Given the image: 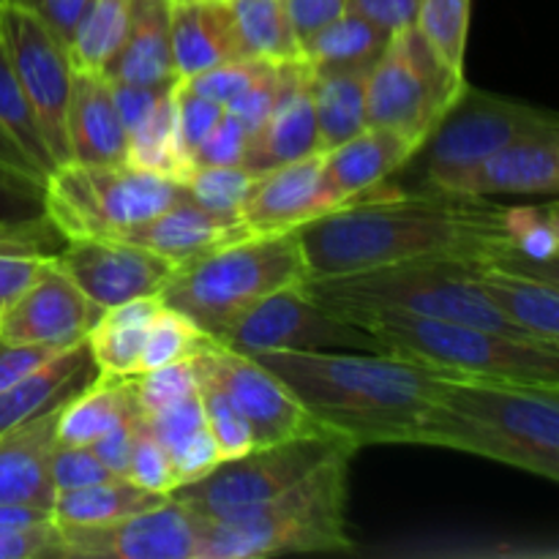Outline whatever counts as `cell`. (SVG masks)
Wrapping results in <instances>:
<instances>
[{
    "label": "cell",
    "mask_w": 559,
    "mask_h": 559,
    "mask_svg": "<svg viewBox=\"0 0 559 559\" xmlns=\"http://www.w3.org/2000/svg\"><path fill=\"white\" fill-rule=\"evenodd\" d=\"M309 278H336L409 260L508 267V205L426 186L377 189L295 229Z\"/></svg>",
    "instance_id": "obj_1"
},
{
    "label": "cell",
    "mask_w": 559,
    "mask_h": 559,
    "mask_svg": "<svg viewBox=\"0 0 559 559\" xmlns=\"http://www.w3.org/2000/svg\"><path fill=\"white\" fill-rule=\"evenodd\" d=\"M271 369L322 429L355 448L415 445L426 404L448 374L391 353H260L249 355Z\"/></svg>",
    "instance_id": "obj_2"
},
{
    "label": "cell",
    "mask_w": 559,
    "mask_h": 559,
    "mask_svg": "<svg viewBox=\"0 0 559 559\" xmlns=\"http://www.w3.org/2000/svg\"><path fill=\"white\" fill-rule=\"evenodd\" d=\"M415 445L451 448L559 480V385L448 377L415 431Z\"/></svg>",
    "instance_id": "obj_3"
},
{
    "label": "cell",
    "mask_w": 559,
    "mask_h": 559,
    "mask_svg": "<svg viewBox=\"0 0 559 559\" xmlns=\"http://www.w3.org/2000/svg\"><path fill=\"white\" fill-rule=\"evenodd\" d=\"M355 453H338L273 500L224 519H200L197 559H257L347 551V478Z\"/></svg>",
    "instance_id": "obj_4"
},
{
    "label": "cell",
    "mask_w": 559,
    "mask_h": 559,
    "mask_svg": "<svg viewBox=\"0 0 559 559\" xmlns=\"http://www.w3.org/2000/svg\"><path fill=\"white\" fill-rule=\"evenodd\" d=\"M364 328L380 353L448 377L559 385V347L522 342L464 322L429 320L399 311H338Z\"/></svg>",
    "instance_id": "obj_5"
},
{
    "label": "cell",
    "mask_w": 559,
    "mask_h": 559,
    "mask_svg": "<svg viewBox=\"0 0 559 559\" xmlns=\"http://www.w3.org/2000/svg\"><path fill=\"white\" fill-rule=\"evenodd\" d=\"M309 278L298 233H254L175 267L158 293L164 306L218 338L267 295Z\"/></svg>",
    "instance_id": "obj_6"
},
{
    "label": "cell",
    "mask_w": 559,
    "mask_h": 559,
    "mask_svg": "<svg viewBox=\"0 0 559 559\" xmlns=\"http://www.w3.org/2000/svg\"><path fill=\"white\" fill-rule=\"evenodd\" d=\"M306 287L333 311H399L429 320L464 322L522 342L544 344L513 328L489 304L469 265L453 260H409L336 278H306Z\"/></svg>",
    "instance_id": "obj_7"
},
{
    "label": "cell",
    "mask_w": 559,
    "mask_h": 559,
    "mask_svg": "<svg viewBox=\"0 0 559 559\" xmlns=\"http://www.w3.org/2000/svg\"><path fill=\"white\" fill-rule=\"evenodd\" d=\"M183 183L131 164H60L44 183V211L66 238H120L162 213Z\"/></svg>",
    "instance_id": "obj_8"
},
{
    "label": "cell",
    "mask_w": 559,
    "mask_h": 559,
    "mask_svg": "<svg viewBox=\"0 0 559 559\" xmlns=\"http://www.w3.org/2000/svg\"><path fill=\"white\" fill-rule=\"evenodd\" d=\"M464 87V71L451 69L418 27H402L388 38L369 71L366 118L369 126L424 145Z\"/></svg>",
    "instance_id": "obj_9"
},
{
    "label": "cell",
    "mask_w": 559,
    "mask_h": 559,
    "mask_svg": "<svg viewBox=\"0 0 559 559\" xmlns=\"http://www.w3.org/2000/svg\"><path fill=\"white\" fill-rule=\"evenodd\" d=\"M338 453H358V448L333 431H311L224 459L202 478L180 484L169 497L194 516L224 519L273 500Z\"/></svg>",
    "instance_id": "obj_10"
},
{
    "label": "cell",
    "mask_w": 559,
    "mask_h": 559,
    "mask_svg": "<svg viewBox=\"0 0 559 559\" xmlns=\"http://www.w3.org/2000/svg\"><path fill=\"white\" fill-rule=\"evenodd\" d=\"M551 120H557V115L549 109L480 91L467 82L420 145L418 153H426V186L451 191L491 153Z\"/></svg>",
    "instance_id": "obj_11"
},
{
    "label": "cell",
    "mask_w": 559,
    "mask_h": 559,
    "mask_svg": "<svg viewBox=\"0 0 559 559\" xmlns=\"http://www.w3.org/2000/svg\"><path fill=\"white\" fill-rule=\"evenodd\" d=\"M213 342L240 355L276 353V349H287V353H320V349L380 353L377 342L364 328L322 306L306 287V282L289 284V287L267 295Z\"/></svg>",
    "instance_id": "obj_12"
},
{
    "label": "cell",
    "mask_w": 559,
    "mask_h": 559,
    "mask_svg": "<svg viewBox=\"0 0 559 559\" xmlns=\"http://www.w3.org/2000/svg\"><path fill=\"white\" fill-rule=\"evenodd\" d=\"M0 41L9 52L27 104L41 126L55 167L69 164L66 107H69L71 80H74L69 44L60 41L36 16L14 9V5H5L3 16H0Z\"/></svg>",
    "instance_id": "obj_13"
},
{
    "label": "cell",
    "mask_w": 559,
    "mask_h": 559,
    "mask_svg": "<svg viewBox=\"0 0 559 559\" xmlns=\"http://www.w3.org/2000/svg\"><path fill=\"white\" fill-rule=\"evenodd\" d=\"M60 559H197L200 516L169 497L109 524H58Z\"/></svg>",
    "instance_id": "obj_14"
},
{
    "label": "cell",
    "mask_w": 559,
    "mask_h": 559,
    "mask_svg": "<svg viewBox=\"0 0 559 559\" xmlns=\"http://www.w3.org/2000/svg\"><path fill=\"white\" fill-rule=\"evenodd\" d=\"M55 262L102 309L158 295L175 273L162 254L123 238H69Z\"/></svg>",
    "instance_id": "obj_15"
},
{
    "label": "cell",
    "mask_w": 559,
    "mask_h": 559,
    "mask_svg": "<svg viewBox=\"0 0 559 559\" xmlns=\"http://www.w3.org/2000/svg\"><path fill=\"white\" fill-rule=\"evenodd\" d=\"M197 360L211 371L213 380L227 391V396L238 404L243 418L249 420L254 448L273 445V442L293 440V437L322 429L306 413L304 404L289 393V388L249 355L233 353V349L222 347L211 338L197 353Z\"/></svg>",
    "instance_id": "obj_16"
},
{
    "label": "cell",
    "mask_w": 559,
    "mask_h": 559,
    "mask_svg": "<svg viewBox=\"0 0 559 559\" xmlns=\"http://www.w3.org/2000/svg\"><path fill=\"white\" fill-rule=\"evenodd\" d=\"M102 314V306L93 304L58 262L49 260L36 282L0 314V336L16 344L71 349L87 342Z\"/></svg>",
    "instance_id": "obj_17"
},
{
    "label": "cell",
    "mask_w": 559,
    "mask_h": 559,
    "mask_svg": "<svg viewBox=\"0 0 559 559\" xmlns=\"http://www.w3.org/2000/svg\"><path fill=\"white\" fill-rule=\"evenodd\" d=\"M451 191L473 197H555L559 191V120L502 145L469 169Z\"/></svg>",
    "instance_id": "obj_18"
},
{
    "label": "cell",
    "mask_w": 559,
    "mask_h": 559,
    "mask_svg": "<svg viewBox=\"0 0 559 559\" xmlns=\"http://www.w3.org/2000/svg\"><path fill=\"white\" fill-rule=\"evenodd\" d=\"M333 207H338V202L322 175V153H314L257 175L240 218L251 233H289Z\"/></svg>",
    "instance_id": "obj_19"
},
{
    "label": "cell",
    "mask_w": 559,
    "mask_h": 559,
    "mask_svg": "<svg viewBox=\"0 0 559 559\" xmlns=\"http://www.w3.org/2000/svg\"><path fill=\"white\" fill-rule=\"evenodd\" d=\"M249 235L254 233L246 227L243 218L211 213L200 202L191 200L183 189L178 200L169 202L162 213L145 218L120 238L145 246V249L156 251L164 260L173 262L175 267H180L197 257L222 249V246L249 238Z\"/></svg>",
    "instance_id": "obj_20"
},
{
    "label": "cell",
    "mask_w": 559,
    "mask_h": 559,
    "mask_svg": "<svg viewBox=\"0 0 559 559\" xmlns=\"http://www.w3.org/2000/svg\"><path fill=\"white\" fill-rule=\"evenodd\" d=\"M66 404L0 435V506L52 511L55 484L49 464L58 445L60 409Z\"/></svg>",
    "instance_id": "obj_21"
},
{
    "label": "cell",
    "mask_w": 559,
    "mask_h": 559,
    "mask_svg": "<svg viewBox=\"0 0 559 559\" xmlns=\"http://www.w3.org/2000/svg\"><path fill=\"white\" fill-rule=\"evenodd\" d=\"M66 140L71 162L123 164L129 134L120 123L112 87L102 71L74 69L69 107H66Z\"/></svg>",
    "instance_id": "obj_22"
},
{
    "label": "cell",
    "mask_w": 559,
    "mask_h": 559,
    "mask_svg": "<svg viewBox=\"0 0 559 559\" xmlns=\"http://www.w3.org/2000/svg\"><path fill=\"white\" fill-rule=\"evenodd\" d=\"M169 44L178 80L243 58L229 0H173Z\"/></svg>",
    "instance_id": "obj_23"
},
{
    "label": "cell",
    "mask_w": 559,
    "mask_h": 559,
    "mask_svg": "<svg viewBox=\"0 0 559 559\" xmlns=\"http://www.w3.org/2000/svg\"><path fill=\"white\" fill-rule=\"evenodd\" d=\"M418 151L420 145H415L404 134L366 126L347 142L322 153V175H325L333 200L342 205L385 183L391 175L407 167L418 156Z\"/></svg>",
    "instance_id": "obj_24"
},
{
    "label": "cell",
    "mask_w": 559,
    "mask_h": 559,
    "mask_svg": "<svg viewBox=\"0 0 559 559\" xmlns=\"http://www.w3.org/2000/svg\"><path fill=\"white\" fill-rule=\"evenodd\" d=\"M98 374L102 369L93 360L87 342L63 349L25 380L0 391V435L38 418L58 404L71 402L76 393L96 382Z\"/></svg>",
    "instance_id": "obj_25"
},
{
    "label": "cell",
    "mask_w": 559,
    "mask_h": 559,
    "mask_svg": "<svg viewBox=\"0 0 559 559\" xmlns=\"http://www.w3.org/2000/svg\"><path fill=\"white\" fill-rule=\"evenodd\" d=\"M473 278L489 304L538 342L559 347V282L557 278L530 276L500 265L469 267Z\"/></svg>",
    "instance_id": "obj_26"
},
{
    "label": "cell",
    "mask_w": 559,
    "mask_h": 559,
    "mask_svg": "<svg viewBox=\"0 0 559 559\" xmlns=\"http://www.w3.org/2000/svg\"><path fill=\"white\" fill-rule=\"evenodd\" d=\"M311 69L298 87L287 93L265 118V123L249 136L246 142L240 167L246 173L265 175L271 169L284 167V164L300 162L320 151V131H317L314 107H311Z\"/></svg>",
    "instance_id": "obj_27"
},
{
    "label": "cell",
    "mask_w": 559,
    "mask_h": 559,
    "mask_svg": "<svg viewBox=\"0 0 559 559\" xmlns=\"http://www.w3.org/2000/svg\"><path fill=\"white\" fill-rule=\"evenodd\" d=\"M169 14L173 0H131L129 31L104 76L147 87L175 85L178 74L169 44Z\"/></svg>",
    "instance_id": "obj_28"
},
{
    "label": "cell",
    "mask_w": 559,
    "mask_h": 559,
    "mask_svg": "<svg viewBox=\"0 0 559 559\" xmlns=\"http://www.w3.org/2000/svg\"><path fill=\"white\" fill-rule=\"evenodd\" d=\"M142 420H145L147 431L169 453L178 484L202 478V475L211 473L222 462L216 440H213L211 429L205 424L200 393H191V396L180 399V402L169 404V407L142 415Z\"/></svg>",
    "instance_id": "obj_29"
},
{
    "label": "cell",
    "mask_w": 559,
    "mask_h": 559,
    "mask_svg": "<svg viewBox=\"0 0 559 559\" xmlns=\"http://www.w3.org/2000/svg\"><path fill=\"white\" fill-rule=\"evenodd\" d=\"M66 240L69 238L47 213L20 222H0V314L36 282Z\"/></svg>",
    "instance_id": "obj_30"
},
{
    "label": "cell",
    "mask_w": 559,
    "mask_h": 559,
    "mask_svg": "<svg viewBox=\"0 0 559 559\" xmlns=\"http://www.w3.org/2000/svg\"><path fill=\"white\" fill-rule=\"evenodd\" d=\"M134 377L98 374L96 382L76 393L58 418V442L63 445H91L93 440L126 420L140 418Z\"/></svg>",
    "instance_id": "obj_31"
},
{
    "label": "cell",
    "mask_w": 559,
    "mask_h": 559,
    "mask_svg": "<svg viewBox=\"0 0 559 559\" xmlns=\"http://www.w3.org/2000/svg\"><path fill=\"white\" fill-rule=\"evenodd\" d=\"M311 69V66H309ZM371 66L360 69H311V107H314L320 151L342 145L369 126L366 118V85Z\"/></svg>",
    "instance_id": "obj_32"
},
{
    "label": "cell",
    "mask_w": 559,
    "mask_h": 559,
    "mask_svg": "<svg viewBox=\"0 0 559 559\" xmlns=\"http://www.w3.org/2000/svg\"><path fill=\"white\" fill-rule=\"evenodd\" d=\"M162 309L158 295L126 300V304L104 309L102 320L87 333V347L102 374L134 377L140 374V355L147 328Z\"/></svg>",
    "instance_id": "obj_33"
},
{
    "label": "cell",
    "mask_w": 559,
    "mask_h": 559,
    "mask_svg": "<svg viewBox=\"0 0 559 559\" xmlns=\"http://www.w3.org/2000/svg\"><path fill=\"white\" fill-rule=\"evenodd\" d=\"M391 36L393 33L382 31L366 16L344 11L342 16L328 22L325 27H320L314 36L300 44V58L314 71L374 66Z\"/></svg>",
    "instance_id": "obj_34"
},
{
    "label": "cell",
    "mask_w": 559,
    "mask_h": 559,
    "mask_svg": "<svg viewBox=\"0 0 559 559\" xmlns=\"http://www.w3.org/2000/svg\"><path fill=\"white\" fill-rule=\"evenodd\" d=\"M169 497L153 495L129 478H109L82 489L58 491L52 502V519L58 524H109L134 513L151 511Z\"/></svg>",
    "instance_id": "obj_35"
},
{
    "label": "cell",
    "mask_w": 559,
    "mask_h": 559,
    "mask_svg": "<svg viewBox=\"0 0 559 559\" xmlns=\"http://www.w3.org/2000/svg\"><path fill=\"white\" fill-rule=\"evenodd\" d=\"M508 251H511L508 271L557 278V202L508 207Z\"/></svg>",
    "instance_id": "obj_36"
},
{
    "label": "cell",
    "mask_w": 559,
    "mask_h": 559,
    "mask_svg": "<svg viewBox=\"0 0 559 559\" xmlns=\"http://www.w3.org/2000/svg\"><path fill=\"white\" fill-rule=\"evenodd\" d=\"M178 85V82H175ZM126 164L164 175L183 183L191 173V162L186 158L178 136V115H175V87L156 104L151 115L129 131V153Z\"/></svg>",
    "instance_id": "obj_37"
},
{
    "label": "cell",
    "mask_w": 559,
    "mask_h": 559,
    "mask_svg": "<svg viewBox=\"0 0 559 559\" xmlns=\"http://www.w3.org/2000/svg\"><path fill=\"white\" fill-rule=\"evenodd\" d=\"M238 27L243 58L271 60H300V41L289 22L284 0H229Z\"/></svg>",
    "instance_id": "obj_38"
},
{
    "label": "cell",
    "mask_w": 559,
    "mask_h": 559,
    "mask_svg": "<svg viewBox=\"0 0 559 559\" xmlns=\"http://www.w3.org/2000/svg\"><path fill=\"white\" fill-rule=\"evenodd\" d=\"M129 9L131 0H91L69 41L74 69L104 74L129 31Z\"/></svg>",
    "instance_id": "obj_39"
},
{
    "label": "cell",
    "mask_w": 559,
    "mask_h": 559,
    "mask_svg": "<svg viewBox=\"0 0 559 559\" xmlns=\"http://www.w3.org/2000/svg\"><path fill=\"white\" fill-rule=\"evenodd\" d=\"M0 126L14 136L16 145L27 153L33 167L38 169L41 180L47 183V178L58 167H55L52 153H49L47 142H44L41 126H38L31 104H27L25 91H22L20 80H16L14 66H11L3 41H0Z\"/></svg>",
    "instance_id": "obj_40"
},
{
    "label": "cell",
    "mask_w": 559,
    "mask_h": 559,
    "mask_svg": "<svg viewBox=\"0 0 559 559\" xmlns=\"http://www.w3.org/2000/svg\"><path fill=\"white\" fill-rule=\"evenodd\" d=\"M194 366H197V393H200V404L202 413H205V424L211 429L213 440H216L218 453L224 459H235L243 456V453L254 451V435H251L249 420L243 418V413L238 409V404L227 396L222 385L213 380L211 371L197 360L194 355Z\"/></svg>",
    "instance_id": "obj_41"
},
{
    "label": "cell",
    "mask_w": 559,
    "mask_h": 559,
    "mask_svg": "<svg viewBox=\"0 0 559 559\" xmlns=\"http://www.w3.org/2000/svg\"><path fill=\"white\" fill-rule=\"evenodd\" d=\"M473 0H418L415 27L451 69L464 71Z\"/></svg>",
    "instance_id": "obj_42"
},
{
    "label": "cell",
    "mask_w": 559,
    "mask_h": 559,
    "mask_svg": "<svg viewBox=\"0 0 559 559\" xmlns=\"http://www.w3.org/2000/svg\"><path fill=\"white\" fill-rule=\"evenodd\" d=\"M207 342H211V336H205L189 317L162 304L158 314L153 317L151 328H147L145 344H142L140 374L142 371L158 369V366L194 358Z\"/></svg>",
    "instance_id": "obj_43"
},
{
    "label": "cell",
    "mask_w": 559,
    "mask_h": 559,
    "mask_svg": "<svg viewBox=\"0 0 559 559\" xmlns=\"http://www.w3.org/2000/svg\"><path fill=\"white\" fill-rule=\"evenodd\" d=\"M254 175L246 173L240 164L233 167H194L183 180L186 194L202 207L218 216H238L243 202L249 200Z\"/></svg>",
    "instance_id": "obj_44"
},
{
    "label": "cell",
    "mask_w": 559,
    "mask_h": 559,
    "mask_svg": "<svg viewBox=\"0 0 559 559\" xmlns=\"http://www.w3.org/2000/svg\"><path fill=\"white\" fill-rule=\"evenodd\" d=\"M197 366L194 358L178 360V364L158 366V369L142 371L134 374L136 402H140L142 415H151L156 409L169 407V404L180 402V399L197 393Z\"/></svg>",
    "instance_id": "obj_45"
},
{
    "label": "cell",
    "mask_w": 559,
    "mask_h": 559,
    "mask_svg": "<svg viewBox=\"0 0 559 559\" xmlns=\"http://www.w3.org/2000/svg\"><path fill=\"white\" fill-rule=\"evenodd\" d=\"M131 484L142 486V489L153 491V495L169 497L178 489V475H175L169 453L164 451L162 442L147 431L145 420L140 418V429H136L134 453H131V467H129Z\"/></svg>",
    "instance_id": "obj_46"
},
{
    "label": "cell",
    "mask_w": 559,
    "mask_h": 559,
    "mask_svg": "<svg viewBox=\"0 0 559 559\" xmlns=\"http://www.w3.org/2000/svg\"><path fill=\"white\" fill-rule=\"evenodd\" d=\"M224 104L213 102V98L202 96V93L191 91L189 85L178 82L175 85V115H178V136L180 147H183L186 158L191 162L197 147L202 145L207 134L216 129V123L224 115Z\"/></svg>",
    "instance_id": "obj_47"
},
{
    "label": "cell",
    "mask_w": 559,
    "mask_h": 559,
    "mask_svg": "<svg viewBox=\"0 0 559 559\" xmlns=\"http://www.w3.org/2000/svg\"><path fill=\"white\" fill-rule=\"evenodd\" d=\"M271 63V60H254V58H240L229 60V63L213 66V69L202 71V74L191 76V80H178L183 85H189L191 91L202 93V96L213 98V102H222L227 107L229 102L240 96L257 76L262 74V69Z\"/></svg>",
    "instance_id": "obj_48"
},
{
    "label": "cell",
    "mask_w": 559,
    "mask_h": 559,
    "mask_svg": "<svg viewBox=\"0 0 559 559\" xmlns=\"http://www.w3.org/2000/svg\"><path fill=\"white\" fill-rule=\"evenodd\" d=\"M49 473H52L55 495H58V491L82 489V486H93L102 484V480L118 478V475H112L104 467L102 459H98L87 445H63V442L55 445Z\"/></svg>",
    "instance_id": "obj_49"
},
{
    "label": "cell",
    "mask_w": 559,
    "mask_h": 559,
    "mask_svg": "<svg viewBox=\"0 0 559 559\" xmlns=\"http://www.w3.org/2000/svg\"><path fill=\"white\" fill-rule=\"evenodd\" d=\"M246 142H249V131H246V126L240 123L238 115L224 109L216 129L202 140V145L197 147L194 156H191V169L233 167V164H240V158H243V151H246Z\"/></svg>",
    "instance_id": "obj_50"
},
{
    "label": "cell",
    "mask_w": 559,
    "mask_h": 559,
    "mask_svg": "<svg viewBox=\"0 0 559 559\" xmlns=\"http://www.w3.org/2000/svg\"><path fill=\"white\" fill-rule=\"evenodd\" d=\"M44 186L27 175L0 167V222H20V218L41 216Z\"/></svg>",
    "instance_id": "obj_51"
},
{
    "label": "cell",
    "mask_w": 559,
    "mask_h": 559,
    "mask_svg": "<svg viewBox=\"0 0 559 559\" xmlns=\"http://www.w3.org/2000/svg\"><path fill=\"white\" fill-rule=\"evenodd\" d=\"M0 559H60L55 519L20 530L0 527Z\"/></svg>",
    "instance_id": "obj_52"
},
{
    "label": "cell",
    "mask_w": 559,
    "mask_h": 559,
    "mask_svg": "<svg viewBox=\"0 0 559 559\" xmlns=\"http://www.w3.org/2000/svg\"><path fill=\"white\" fill-rule=\"evenodd\" d=\"M5 5L27 11L41 25H47L60 41L69 44L91 0H5Z\"/></svg>",
    "instance_id": "obj_53"
},
{
    "label": "cell",
    "mask_w": 559,
    "mask_h": 559,
    "mask_svg": "<svg viewBox=\"0 0 559 559\" xmlns=\"http://www.w3.org/2000/svg\"><path fill=\"white\" fill-rule=\"evenodd\" d=\"M60 353L63 349L44 347V344H16L0 336V391L25 380L27 374L41 369L47 360H52Z\"/></svg>",
    "instance_id": "obj_54"
},
{
    "label": "cell",
    "mask_w": 559,
    "mask_h": 559,
    "mask_svg": "<svg viewBox=\"0 0 559 559\" xmlns=\"http://www.w3.org/2000/svg\"><path fill=\"white\" fill-rule=\"evenodd\" d=\"M109 87H112V98H115V107H118L120 123H123L126 134H129V131H134L136 126H140L153 109H156V104L162 102L175 85L147 87V85H131V82L109 80Z\"/></svg>",
    "instance_id": "obj_55"
},
{
    "label": "cell",
    "mask_w": 559,
    "mask_h": 559,
    "mask_svg": "<svg viewBox=\"0 0 559 559\" xmlns=\"http://www.w3.org/2000/svg\"><path fill=\"white\" fill-rule=\"evenodd\" d=\"M140 418L126 420V424L104 431L98 440H93L91 445H87L98 459H102L104 467H107L112 475H118V478H129L131 453H134V440H136V429H140Z\"/></svg>",
    "instance_id": "obj_56"
},
{
    "label": "cell",
    "mask_w": 559,
    "mask_h": 559,
    "mask_svg": "<svg viewBox=\"0 0 559 559\" xmlns=\"http://www.w3.org/2000/svg\"><path fill=\"white\" fill-rule=\"evenodd\" d=\"M284 3H287L289 22H293V31L300 44L314 36L328 22L349 11V0H284Z\"/></svg>",
    "instance_id": "obj_57"
},
{
    "label": "cell",
    "mask_w": 559,
    "mask_h": 559,
    "mask_svg": "<svg viewBox=\"0 0 559 559\" xmlns=\"http://www.w3.org/2000/svg\"><path fill=\"white\" fill-rule=\"evenodd\" d=\"M349 11L366 16L382 31L396 33L402 27L415 25L418 0H349Z\"/></svg>",
    "instance_id": "obj_58"
},
{
    "label": "cell",
    "mask_w": 559,
    "mask_h": 559,
    "mask_svg": "<svg viewBox=\"0 0 559 559\" xmlns=\"http://www.w3.org/2000/svg\"><path fill=\"white\" fill-rule=\"evenodd\" d=\"M0 167L14 169V173H20V175H27V178L38 180V183L44 186L41 175H38L36 167H33V162L27 158V153L16 145V140L3 129V126H0Z\"/></svg>",
    "instance_id": "obj_59"
},
{
    "label": "cell",
    "mask_w": 559,
    "mask_h": 559,
    "mask_svg": "<svg viewBox=\"0 0 559 559\" xmlns=\"http://www.w3.org/2000/svg\"><path fill=\"white\" fill-rule=\"evenodd\" d=\"M3 9H5V0H0V16H3Z\"/></svg>",
    "instance_id": "obj_60"
}]
</instances>
